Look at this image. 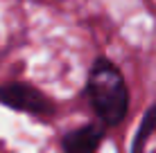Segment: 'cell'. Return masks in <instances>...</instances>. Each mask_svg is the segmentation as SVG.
<instances>
[{
  "label": "cell",
  "instance_id": "obj_4",
  "mask_svg": "<svg viewBox=\"0 0 156 153\" xmlns=\"http://www.w3.org/2000/svg\"><path fill=\"white\" fill-rule=\"evenodd\" d=\"M154 122H156V108H152L147 113V117H145V122L140 126V133H138V140H136V149H133V153H140V142H145V138H147V133L152 131Z\"/></svg>",
  "mask_w": 156,
  "mask_h": 153
},
{
  "label": "cell",
  "instance_id": "obj_2",
  "mask_svg": "<svg viewBox=\"0 0 156 153\" xmlns=\"http://www.w3.org/2000/svg\"><path fill=\"white\" fill-rule=\"evenodd\" d=\"M0 101L16 110H25V113H34V115H48L55 108V104L41 90L27 86V83H5V86H0Z\"/></svg>",
  "mask_w": 156,
  "mask_h": 153
},
{
  "label": "cell",
  "instance_id": "obj_3",
  "mask_svg": "<svg viewBox=\"0 0 156 153\" xmlns=\"http://www.w3.org/2000/svg\"><path fill=\"white\" fill-rule=\"evenodd\" d=\"M100 142H102V128L88 124L63 138V151L66 153H95Z\"/></svg>",
  "mask_w": 156,
  "mask_h": 153
},
{
  "label": "cell",
  "instance_id": "obj_1",
  "mask_svg": "<svg viewBox=\"0 0 156 153\" xmlns=\"http://www.w3.org/2000/svg\"><path fill=\"white\" fill-rule=\"evenodd\" d=\"M88 97L98 115L109 126L120 124L129 108V92L120 70L106 59L95 61L88 77Z\"/></svg>",
  "mask_w": 156,
  "mask_h": 153
}]
</instances>
